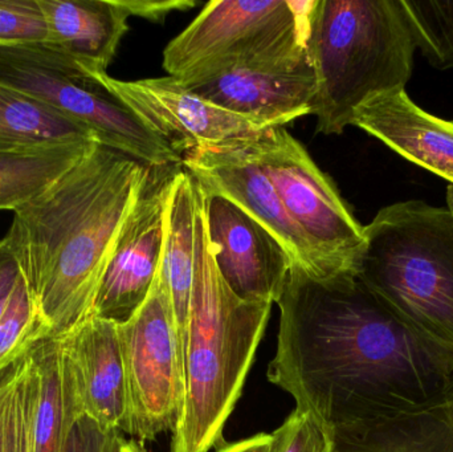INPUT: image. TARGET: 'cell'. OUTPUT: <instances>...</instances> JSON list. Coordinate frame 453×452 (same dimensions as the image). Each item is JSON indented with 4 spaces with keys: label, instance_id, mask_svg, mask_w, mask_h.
Instances as JSON below:
<instances>
[{
    "label": "cell",
    "instance_id": "6da1fadb",
    "mask_svg": "<svg viewBox=\"0 0 453 452\" xmlns=\"http://www.w3.org/2000/svg\"><path fill=\"white\" fill-rule=\"evenodd\" d=\"M276 304L268 379L332 432L453 397V353L410 328L358 275L319 279L292 264Z\"/></svg>",
    "mask_w": 453,
    "mask_h": 452
},
{
    "label": "cell",
    "instance_id": "7a4b0ae2",
    "mask_svg": "<svg viewBox=\"0 0 453 452\" xmlns=\"http://www.w3.org/2000/svg\"><path fill=\"white\" fill-rule=\"evenodd\" d=\"M153 169L96 143L52 185L13 210L4 238L50 339L92 316L119 231Z\"/></svg>",
    "mask_w": 453,
    "mask_h": 452
},
{
    "label": "cell",
    "instance_id": "3957f363",
    "mask_svg": "<svg viewBox=\"0 0 453 452\" xmlns=\"http://www.w3.org/2000/svg\"><path fill=\"white\" fill-rule=\"evenodd\" d=\"M196 180V178H194ZM196 268L185 344L186 400L172 452H210L242 397L272 304L248 303L229 289L210 249L206 193L196 180Z\"/></svg>",
    "mask_w": 453,
    "mask_h": 452
},
{
    "label": "cell",
    "instance_id": "277c9868",
    "mask_svg": "<svg viewBox=\"0 0 453 452\" xmlns=\"http://www.w3.org/2000/svg\"><path fill=\"white\" fill-rule=\"evenodd\" d=\"M309 58L317 132L341 134L378 96L406 89L415 48L401 0H314Z\"/></svg>",
    "mask_w": 453,
    "mask_h": 452
},
{
    "label": "cell",
    "instance_id": "5b68a950",
    "mask_svg": "<svg viewBox=\"0 0 453 452\" xmlns=\"http://www.w3.org/2000/svg\"><path fill=\"white\" fill-rule=\"evenodd\" d=\"M358 278L410 328L453 353V214L406 201L365 226Z\"/></svg>",
    "mask_w": 453,
    "mask_h": 452
},
{
    "label": "cell",
    "instance_id": "8992f818",
    "mask_svg": "<svg viewBox=\"0 0 453 452\" xmlns=\"http://www.w3.org/2000/svg\"><path fill=\"white\" fill-rule=\"evenodd\" d=\"M314 0H214L167 44L164 68L180 81L228 68H292L309 60Z\"/></svg>",
    "mask_w": 453,
    "mask_h": 452
},
{
    "label": "cell",
    "instance_id": "52a82bcc",
    "mask_svg": "<svg viewBox=\"0 0 453 452\" xmlns=\"http://www.w3.org/2000/svg\"><path fill=\"white\" fill-rule=\"evenodd\" d=\"M0 82L87 127L100 145L150 167L182 164V153L114 97L97 77L45 42L0 44Z\"/></svg>",
    "mask_w": 453,
    "mask_h": 452
},
{
    "label": "cell",
    "instance_id": "ba28073f",
    "mask_svg": "<svg viewBox=\"0 0 453 452\" xmlns=\"http://www.w3.org/2000/svg\"><path fill=\"white\" fill-rule=\"evenodd\" d=\"M240 145L271 180L290 219L316 252L325 278L358 275L365 227L306 149L282 126L264 130Z\"/></svg>",
    "mask_w": 453,
    "mask_h": 452
},
{
    "label": "cell",
    "instance_id": "9c48e42d",
    "mask_svg": "<svg viewBox=\"0 0 453 452\" xmlns=\"http://www.w3.org/2000/svg\"><path fill=\"white\" fill-rule=\"evenodd\" d=\"M130 435L156 441L177 429L186 400L185 349L169 295L157 276L142 307L119 324Z\"/></svg>",
    "mask_w": 453,
    "mask_h": 452
},
{
    "label": "cell",
    "instance_id": "30bf717a",
    "mask_svg": "<svg viewBox=\"0 0 453 452\" xmlns=\"http://www.w3.org/2000/svg\"><path fill=\"white\" fill-rule=\"evenodd\" d=\"M154 167L119 231L96 296L93 316L127 323L156 283L164 254L166 195L172 172Z\"/></svg>",
    "mask_w": 453,
    "mask_h": 452
},
{
    "label": "cell",
    "instance_id": "8fae6325",
    "mask_svg": "<svg viewBox=\"0 0 453 452\" xmlns=\"http://www.w3.org/2000/svg\"><path fill=\"white\" fill-rule=\"evenodd\" d=\"M96 77L180 151L223 148L271 129L203 100L175 77L137 81H122L106 73Z\"/></svg>",
    "mask_w": 453,
    "mask_h": 452
},
{
    "label": "cell",
    "instance_id": "7c38bea8",
    "mask_svg": "<svg viewBox=\"0 0 453 452\" xmlns=\"http://www.w3.org/2000/svg\"><path fill=\"white\" fill-rule=\"evenodd\" d=\"M204 193L210 249L223 280L244 302L276 304L293 264L287 249L234 202Z\"/></svg>",
    "mask_w": 453,
    "mask_h": 452
},
{
    "label": "cell",
    "instance_id": "4fadbf2b",
    "mask_svg": "<svg viewBox=\"0 0 453 452\" xmlns=\"http://www.w3.org/2000/svg\"><path fill=\"white\" fill-rule=\"evenodd\" d=\"M242 142L186 150L183 167L204 190L225 196L264 226L284 246L293 264L300 265L314 278H325L308 239L290 219L271 180L245 153Z\"/></svg>",
    "mask_w": 453,
    "mask_h": 452
},
{
    "label": "cell",
    "instance_id": "5bb4252c",
    "mask_svg": "<svg viewBox=\"0 0 453 452\" xmlns=\"http://www.w3.org/2000/svg\"><path fill=\"white\" fill-rule=\"evenodd\" d=\"M180 82L203 100L264 127L313 114L317 95L311 58L292 68H228Z\"/></svg>",
    "mask_w": 453,
    "mask_h": 452
},
{
    "label": "cell",
    "instance_id": "9a60e30c",
    "mask_svg": "<svg viewBox=\"0 0 453 452\" xmlns=\"http://www.w3.org/2000/svg\"><path fill=\"white\" fill-rule=\"evenodd\" d=\"M60 339L82 416L127 434L129 398L119 324L92 315Z\"/></svg>",
    "mask_w": 453,
    "mask_h": 452
},
{
    "label": "cell",
    "instance_id": "2e32d148",
    "mask_svg": "<svg viewBox=\"0 0 453 452\" xmlns=\"http://www.w3.org/2000/svg\"><path fill=\"white\" fill-rule=\"evenodd\" d=\"M351 126L369 133L402 158L453 185V121L423 111L406 89L385 93L365 103Z\"/></svg>",
    "mask_w": 453,
    "mask_h": 452
},
{
    "label": "cell",
    "instance_id": "e0dca14e",
    "mask_svg": "<svg viewBox=\"0 0 453 452\" xmlns=\"http://www.w3.org/2000/svg\"><path fill=\"white\" fill-rule=\"evenodd\" d=\"M47 42L92 76L105 74L127 34L125 0H37Z\"/></svg>",
    "mask_w": 453,
    "mask_h": 452
},
{
    "label": "cell",
    "instance_id": "ac0fdd59",
    "mask_svg": "<svg viewBox=\"0 0 453 452\" xmlns=\"http://www.w3.org/2000/svg\"><path fill=\"white\" fill-rule=\"evenodd\" d=\"M196 180L188 170L172 172L166 195V231L159 279L169 295L183 349L196 268Z\"/></svg>",
    "mask_w": 453,
    "mask_h": 452
},
{
    "label": "cell",
    "instance_id": "d6986e66",
    "mask_svg": "<svg viewBox=\"0 0 453 452\" xmlns=\"http://www.w3.org/2000/svg\"><path fill=\"white\" fill-rule=\"evenodd\" d=\"M333 452H453V397L433 408L332 432Z\"/></svg>",
    "mask_w": 453,
    "mask_h": 452
},
{
    "label": "cell",
    "instance_id": "ffe728a7",
    "mask_svg": "<svg viewBox=\"0 0 453 452\" xmlns=\"http://www.w3.org/2000/svg\"><path fill=\"white\" fill-rule=\"evenodd\" d=\"M90 142L97 141L87 127L0 82V153H39Z\"/></svg>",
    "mask_w": 453,
    "mask_h": 452
},
{
    "label": "cell",
    "instance_id": "44dd1931",
    "mask_svg": "<svg viewBox=\"0 0 453 452\" xmlns=\"http://www.w3.org/2000/svg\"><path fill=\"white\" fill-rule=\"evenodd\" d=\"M40 372L35 452H64L72 425L81 417L60 337L35 345Z\"/></svg>",
    "mask_w": 453,
    "mask_h": 452
},
{
    "label": "cell",
    "instance_id": "7402d4cb",
    "mask_svg": "<svg viewBox=\"0 0 453 452\" xmlns=\"http://www.w3.org/2000/svg\"><path fill=\"white\" fill-rule=\"evenodd\" d=\"M98 142L39 153H0V210L18 209L52 185Z\"/></svg>",
    "mask_w": 453,
    "mask_h": 452
},
{
    "label": "cell",
    "instance_id": "603a6c76",
    "mask_svg": "<svg viewBox=\"0 0 453 452\" xmlns=\"http://www.w3.org/2000/svg\"><path fill=\"white\" fill-rule=\"evenodd\" d=\"M34 348L0 374V452H35L40 372Z\"/></svg>",
    "mask_w": 453,
    "mask_h": 452
},
{
    "label": "cell",
    "instance_id": "cb8c5ba5",
    "mask_svg": "<svg viewBox=\"0 0 453 452\" xmlns=\"http://www.w3.org/2000/svg\"><path fill=\"white\" fill-rule=\"evenodd\" d=\"M415 48L434 68L453 69V2L401 0Z\"/></svg>",
    "mask_w": 453,
    "mask_h": 452
},
{
    "label": "cell",
    "instance_id": "d4e9b609",
    "mask_svg": "<svg viewBox=\"0 0 453 452\" xmlns=\"http://www.w3.org/2000/svg\"><path fill=\"white\" fill-rule=\"evenodd\" d=\"M45 339H50V333L37 315L24 281L0 321V374Z\"/></svg>",
    "mask_w": 453,
    "mask_h": 452
},
{
    "label": "cell",
    "instance_id": "484cf974",
    "mask_svg": "<svg viewBox=\"0 0 453 452\" xmlns=\"http://www.w3.org/2000/svg\"><path fill=\"white\" fill-rule=\"evenodd\" d=\"M274 452H333V434L305 411L296 409L273 433Z\"/></svg>",
    "mask_w": 453,
    "mask_h": 452
},
{
    "label": "cell",
    "instance_id": "4316f807",
    "mask_svg": "<svg viewBox=\"0 0 453 452\" xmlns=\"http://www.w3.org/2000/svg\"><path fill=\"white\" fill-rule=\"evenodd\" d=\"M47 40L37 0H0V44Z\"/></svg>",
    "mask_w": 453,
    "mask_h": 452
},
{
    "label": "cell",
    "instance_id": "83f0119b",
    "mask_svg": "<svg viewBox=\"0 0 453 452\" xmlns=\"http://www.w3.org/2000/svg\"><path fill=\"white\" fill-rule=\"evenodd\" d=\"M121 433L81 416L72 425L64 452H117Z\"/></svg>",
    "mask_w": 453,
    "mask_h": 452
},
{
    "label": "cell",
    "instance_id": "f1b7e54d",
    "mask_svg": "<svg viewBox=\"0 0 453 452\" xmlns=\"http://www.w3.org/2000/svg\"><path fill=\"white\" fill-rule=\"evenodd\" d=\"M20 265L8 244L7 239L0 241V321L4 318L19 287L24 283Z\"/></svg>",
    "mask_w": 453,
    "mask_h": 452
},
{
    "label": "cell",
    "instance_id": "f546056e",
    "mask_svg": "<svg viewBox=\"0 0 453 452\" xmlns=\"http://www.w3.org/2000/svg\"><path fill=\"white\" fill-rule=\"evenodd\" d=\"M130 16H140L151 21L165 20L174 11H188L198 3L193 0H125Z\"/></svg>",
    "mask_w": 453,
    "mask_h": 452
},
{
    "label": "cell",
    "instance_id": "4dcf8cb0",
    "mask_svg": "<svg viewBox=\"0 0 453 452\" xmlns=\"http://www.w3.org/2000/svg\"><path fill=\"white\" fill-rule=\"evenodd\" d=\"M215 452H274V437L261 433L237 442L225 443Z\"/></svg>",
    "mask_w": 453,
    "mask_h": 452
},
{
    "label": "cell",
    "instance_id": "1f68e13d",
    "mask_svg": "<svg viewBox=\"0 0 453 452\" xmlns=\"http://www.w3.org/2000/svg\"><path fill=\"white\" fill-rule=\"evenodd\" d=\"M117 452H146L141 448L140 443L135 442V441H127L124 435H121L119 441V448H117Z\"/></svg>",
    "mask_w": 453,
    "mask_h": 452
},
{
    "label": "cell",
    "instance_id": "d6a6232c",
    "mask_svg": "<svg viewBox=\"0 0 453 452\" xmlns=\"http://www.w3.org/2000/svg\"><path fill=\"white\" fill-rule=\"evenodd\" d=\"M447 207L451 210L453 214V185H449L447 188Z\"/></svg>",
    "mask_w": 453,
    "mask_h": 452
}]
</instances>
